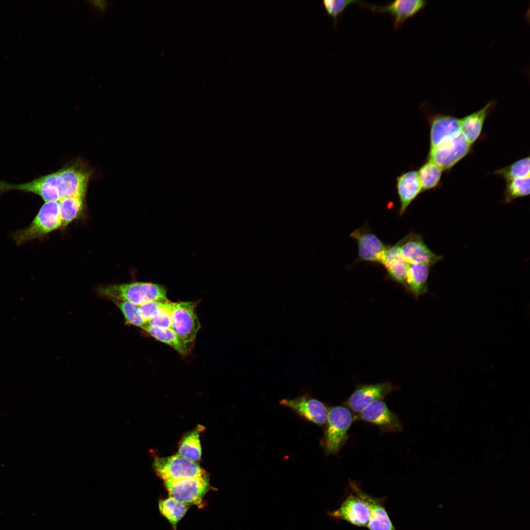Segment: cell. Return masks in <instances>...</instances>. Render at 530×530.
Wrapping results in <instances>:
<instances>
[{
    "label": "cell",
    "mask_w": 530,
    "mask_h": 530,
    "mask_svg": "<svg viewBox=\"0 0 530 530\" xmlns=\"http://www.w3.org/2000/svg\"><path fill=\"white\" fill-rule=\"evenodd\" d=\"M102 297L111 300L131 302L138 305L167 299L166 291L161 285L146 282H133L103 286L98 289Z\"/></svg>",
    "instance_id": "6da1fadb"
},
{
    "label": "cell",
    "mask_w": 530,
    "mask_h": 530,
    "mask_svg": "<svg viewBox=\"0 0 530 530\" xmlns=\"http://www.w3.org/2000/svg\"><path fill=\"white\" fill-rule=\"evenodd\" d=\"M353 421L349 409L341 406L328 410L326 427L321 444L325 454H337L347 439V431Z\"/></svg>",
    "instance_id": "7a4b0ae2"
},
{
    "label": "cell",
    "mask_w": 530,
    "mask_h": 530,
    "mask_svg": "<svg viewBox=\"0 0 530 530\" xmlns=\"http://www.w3.org/2000/svg\"><path fill=\"white\" fill-rule=\"evenodd\" d=\"M62 227L58 202H46L40 208L31 223L17 231L12 237L18 244L43 237Z\"/></svg>",
    "instance_id": "3957f363"
},
{
    "label": "cell",
    "mask_w": 530,
    "mask_h": 530,
    "mask_svg": "<svg viewBox=\"0 0 530 530\" xmlns=\"http://www.w3.org/2000/svg\"><path fill=\"white\" fill-rule=\"evenodd\" d=\"M164 482L170 497L188 506L201 505L210 488L206 473L193 477Z\"/></svg>",
    "instance_id": "277c9868"
},
{
    "label": "cell",
    "mask_w": 530,
    "mask_h": 530,
    "mask_svg": "<svg viewBox=\"0 0 530 530\" xmlns=\"http://www.w3.org/2000/svg\"><path fill=\"white\" fill-rule=\"evenodd\" d=\"M153 467L164 482L193 477L206 473L197 462L178 454L155 458Z\"/></svg>",
    "instance_id": "5b68a950"
},
{
    "label": "cell",
    "mask_w": 530,
    "mask_h": 530,
    "mask_svg": "<svg viewBox=\"0 0 530 530\" xmlns=\"http://www.w3.org/2000/svg\"><path fill=\"white\" fill-rule=\"evenodd\" d=\"M472 147L461 132L429 149L427 159L434 162L443 171L449 170L471 152Z\"/></svg>",
    "instance_id": "8992f818"
},
{
    "label": "cell",
    "mask_w": 530,
    "mask_h": 530,
    "mask_svg": "<svg viewBox=\"0 0 530 530\" xmlns=\"http://www.w3.org/2000/svg\"><path fill=\"white\" fill-rule=\"evenodd\" d=\"M358 246V257L355 263L366 262L382 264L388 247L371 230L368 224L350 233Z\"/></svg>",
    "instance_id": "52a82bcc"
},
{
    "label": "cell",
    "mask_w": 530,
    "mask_h": 530,
    "mask_svg": "<svg viewBox=\"0 0 530 530\" xmlns=\"http://www.w3.org/2000/svg\"><path fill=\"white\" fill-rule=\"evenodd\" d=\"M192 302H173L171 309V329L187 344L193 341L200 328Z\"/></svg>",
    "instance_id": "ba28073f"
},
{
    "label": "cell",
    "mask_w": 530,
    "mask_h": 530,
    "mask_svg": "<svg viewBox=\"0 0 530 530\" xmlns=\"http://www.w3.org/2000/svg\"><path fill=\"white\" fill-rule=\"evenodd\" d=\"M421 108L429 124V149L461 133L460 119L450 114L430 112L424 104Z\"/></svg>",
    "instance_id": "9c48e42d"
},
{
    "label": "cell",
    "mask_w": 530,
    "mask_h": 530,
    "mask_svg": "<svg viewBox=\"0 0 530 530\" xmlns=\"http://www.w3.org/2000/svg\"><path fill=\"white\" fill-rule=\"evenodd\" d=\"M357 4L374 13L388 14L393 20V28L397 30L408 19L414 16L425 8L427 2L424 0H396L385 5L380 6L358 0Z\"/></svg>",
    "instance_id": "30bf717a"
},
{
    "label": "cell",
    "mask_w": 530,
    "mask_h": 530,
    "mask_svg": "<svg viewBox=\"0 0 530 530\" xmlns=\"http://www.w3.org/2000/svg\"><path fill=\"white\" fill-rule=\"evenodd\" d=\"M401 254L408 264H422L430 267L442 257L432 252L426 245L422 236L410 232L398 242Z\"/></svg>",
    "instance_id": "8fae6325"
},
{
    "label": "cell",
    "mask_w": 530,
    "mask_h": 530,
    "mask_svg": "<svg viewBox=\"0 0 530 530\" xmlns=\"http://www.w3.org/2000/svg\"><path fill=\"white\" fill-rule=\"evenodd\" d=\"M280 404L291 409L305 420L319 426L326 423L328 410L320 400L305 394L293 399L285 398Z\"/></svg>",
    "instance_id": "7c38bea8"
},
{
    "label": "cell",
    "mask_w": 530,
    "mask_h": 530,
    "mask_svg": "<svg viewBox=\"0 0 530 530\" xmlns=\"http://www.w3.org/2000/svg\"><path fill=\"white\" fill-rule=\"evenodd\" d=\"M397 387L390 382L359 385L345 402L352 411L360 413L372 402L383 398Z\"/></svg>",
    "instance_id": "4fadbf2b"
},
{
    "label": "cell",
    "mask_w": 530,
    "mask_h": 530,
    "mask_svg": "<svg viewBox=\"0 0 530 530\" xmlns=\"http://www.w3.org/2000/svg\"><path fill=\"white\" fill-rule=\"evenodd\" d=\"M359 419L379 426L382 433L399 432L402 426L398 417L381 399L371 403L358 415Z\"/></svg>",
    "instance_id": "5bb4252c"
},
{
    "label": "cell",
    "mask_w": 530,
    "mask_h": 530,
    "mask_svg": "<svg viewBox=\"0 0 530 530\" xmlns=\"http://www.w3.org/2000/svg\"><path fill=\"white\" fill-rule=\"evenodd\" d=\"M328 514L332 517L345 520L354 525L367 527L370 512L367 504L357 495H349L337 510Z\"/></svg>",
    "instance_id": "9a60e30c"
},
{
    "label": "cell",
    "mask_w": 530,
    "mask_h": 530,
    "mask_svg": "<svg viewBox=\"0 0 530 530\" xmlns=\"http://www.w3.org/2000/svg\"><path fill=\"white\" fill-rule=\"evenodd\" d=\"M396 188L399 203L398 214L402 216L422 192L417 171L411 168L401 172L396 178Z\"/></svg>",
    "instance_id": "2e32d148"
},
{
    "label": "cell",
    "mask_w": 530,
    "mask_h": 530,
    "mask_svg": "<svg viewBox=\"0 0 530 530\" xmlns=\"http://www.w3.org/2000/svg\"><path fill=\"white\" fill-rule=\"evenodd\" d=\"M56 173L57 187L61 198L76 196L84 197L89 177L86 172L70 167Z\"/></svg>",
    "instance_id": "e0dca14e"
},
{
    "label": "cell",
    "mask_w": 530,
    "mask_h": 530,
    "mask_svg": "<svg viewBox=\"0 0 530 530\" xmlns=\"http://www.w3.org/2000/svg\"><path fill=\"white\" fill-rule=\"evenodd\" d=\"M496 105L494 100L490 101L479 110L460 119L461 132L471 145L480 136L484 122Z\"/></svg>",
    "instance_id": "ac0fdd59"
},
{
    "label": "cell",
    "mask_w": 530,
    "mask_h": 530,
    "mask_svg": "<svg viewBox=\"0 0 530 530\" xmlns=\"http://www.w3.org/2000/svg\"><path fill=\"white\" fill-rule=\"evenodd\" d=\"M382 265L390 279L406 289L408 264L401 254L398 242L388 246Z\"/></svg>",
    "instance_id": "d6986e66"
},
{
    "label": "cell",
    "mask_w": 530,
    "mask_h": 530,
    "mask_svg": "<svg viewBox=\"0 0 530 530\" xmlns=\"http://www.w3.org/2000/svg\"><path fill=\"white\" fill-rule=\"evenodd\" d=\"M351 486L356 495L361 498L367 504L370 512V520L367 527L370 530H395L384 507L377 500L369 496L354 483Z\"/></svg>",
    "instance_id": "ffe728a7"
},
{
    "label": "cell",
    "mask_w": 530,
    "mask_h": 530,
    "mask_svg": "<svg viewBox=\"0 0 530 530\" xmlns=\"http://www.w3.org/2000/svg\"><path fill=\"white\" fill-rule=\"evenodd\" d=\"M429 267L422 264H408L406 290L416 299L426 293L428 290V278Z\"/></svg>",
    "instance_id": "44dd1931"
},
{
    "label": "cell",
    "mask_w": 530,
    "mask_h": 530,
    "mask_svg": "<svg viewBox=\"0 0 530 530\" xmlns=\"http://www.w3.org/2000/svg\"><path fill=\"white\" fill-rule=\"evenodd\" d=\"M203 428L198 425L184 437L179 447L178 454L195 462L200 460L202 452L200 433Z\"/></svg>",
    "instance_id": "7402d4cb"
},
{
    "label": "cell",
    "mask_w": 530,
    "mask_h": 530,
    "mask_svg": "<svg viewBox=\"0 0 530 530\" xmlns=\"http://www.w3.org/2000/svg\"><path fill=\"white\" fill-rule=\"evenodd\" d=\"M443 171L436 163L426 159L417 170L422 192L436 188L440 185Z\"/></svg>",
    "instance_id": "603a6c76"
},
{
    "label": "cell",
    "mask_w": 530,
    "mask_h": 530,
    "mask_svg": "<svg viewBox=\"0 0 530 530\" xmlns=\"http://www.w3.org/2000/svg\"><path fill=\"white\" fill-rule=\"evenodd\" d=\"M188 506L170 496L159 503L160 513L170 522L174 530H176L177 524L185 515Z\"/></svg>",
    "instance_id": "cb8c5ba5"
},
{
    "label": "cell",
    "mask_w": 530,
    "mask_h": 530,
    "mask_svg": "<svg viewBox=\"0 0 530 530\" xmlns=\"http://www.w3.org/2000/svg\"><path fill=\"white\" fill-rule=\"evenodd\" d=\"M142 329L155 339L169 345L179 353L187 354L186 344L172 329H161L147 325Z\"/></svg>",
    "instance_id": "d4e9b609"
},
{
    "label": "cell",
    "mask_w": 530,
    "mask_h": 530,
    "mask_svg": "<svg viewBox=\"0 0 530 530\" xmlns=\"http://www.w3.org/2000/svg\"><path fill=\"white\" fill-rule=\"evenodd\" d=\"M83 197H67L58 201L62 227H65L78 217L82 209Z\"/></svg>",
    "instance_id": "484cf974"
},
{
    "label": "cell",
    "mask_w": 530,
    "mask_h": 530,
    "mask_svg": "<svg viewBox=\"0 0 530 530\" xmlns=\"http://www.w3.org/2000/svg\"><path fill=\"white\" fill-rule=\"evenodd\" d=\"M494 174L503 178L506 181L530 176V157L522 158L512 164L496 170Z\"/></svg>",
    "instance_id": "4316f807"
},
{
    "label": "cell",
    "mask_w": 530,
    "mask_h": 530,
    "mask_svg": "<svg viewBox=\"0 0 530 530\" xmlns=\"http://www.w3.org/2000/svg\"><path fill=\"white\" fill-rule=\"evenodd\" d=\"M530 193V176L506 181L504 202L509 203L515 199L529 195Z\"/></svg>",
    "instance_id": "83f0119b"
},
{
    "label": "cell",
    "mask_w": 530,
    "mask_h": 530,
    "mask_svg": "<svg viewBox=\"0 0 530 530\" xmlns=\"http://www.w3.org/2000/svg\"><path fill=\"white\" fill-rule=\"evenodd\" d=\"M112 300L121 311L127 323L142 329L147 325L140 315L139 305L127 301Z\"/></svg>",
    "instance_id": "f1b7e54d"
},
{
    "label": "cell",
    "mask_w": 530,
    "mask_h": 530,
    "mask_svg": "<svg viewBox=\"0 0 530 530\" xmlns=\"http://www.w3.org/2000/svg\"><path fill=\"white\" fill-rule=\"evenodd\" d=\"M173 303L168 300L166 304L148 320L147 325L161 329H171V309Z\"/></svg>",
    "instance_id": "f546056e"
},
{
    "label": "cell",
    "mask_w": 530,
    "mask_h": 530,
    "mask_svg": "<svg viewBox=\"0 0 530 530\" xmlns=\"http://www.w3.org/2000/svg\"><path fill=\"white\" fill-rule=\"evenodd\" d=\"M356 0H325L322 5L327 14L332 18L334 27L336 28L339 17L350 4L357 3Z\"/></svg>",
    "instance_id": "4dcf8cb0"
},
{
    "label": "cell",
    "mask_w": 530,
    "mask_h": 530,
    "mask_svg": "<svg viewBox=\"0 0 530 530\" xmlns=\"http://www.w3.org/2000/svg\"><path fill=\"white\" fill-rule=\"evenodd\" d=\"M168 301H152L139 305V310L142 319L147 323L148 320L159 310L163 307Z\"/></svg>",
    "instance_id": "1f68e13d"
},
{
    "label": "cell",
    "mask_w": 530,
    "mask_h": 530,
    "mask_svg": "<svg viewBox=\"0 0 530 530\" xmlns=\"http://www.w3.org/2000/svg\"><path fill=\"white\" fill-rule=\"evenodd\" d=\"M87 2L92 11L98 14L106 13L110 7V2L108 0H87Z\"/></svg>",
    "instance_id": "d6a6232c"
}]
</instances>
